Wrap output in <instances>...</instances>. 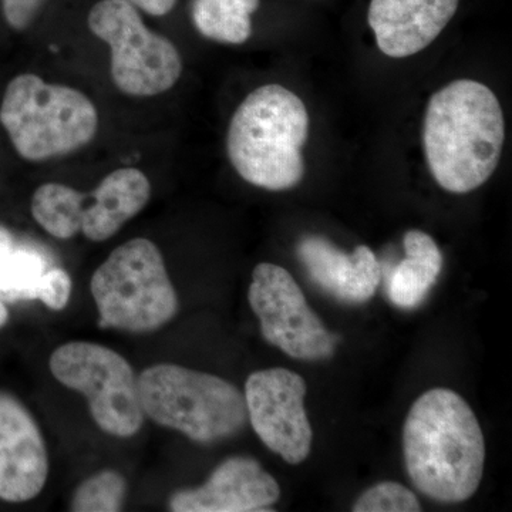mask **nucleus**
<instances>
[{"mask_svg":"<svg viewBox=\"0 0 512 512\" xmlns=\"http://www.w3.org/2000/svg\"><path fill=\"white\" fill-rule=\"evenodd\" d=\"M504 140L503 109L483 83L457 80L427 104L424 153L434 180L446 191L466 194L487 183Z\"/></svg>","mask_w":512,"mask_h":512,"instance_id":"2","label":"nucleus"},{"mask_svg":"<svg viewBox=\"0 0 512 512\" xmlns=\"http://www.w3.org/2000/svg\"><path fill=\"white\" fill-rule=\"evenodd\" d=\"M403 453L414 487L439 503L467 501L483 480V430L453 390L431 389L414 402L403 427Z\"/></svg>","mask_w":512,"mask_h":512,"instance_id":"1","label":"nucleus"},{"mask_svg":"<svg viewBox=\"0 0 512 512\" xmlns=\"http://www.w3.org/2000/svg\"><path fill=\"white\" fill-rule=\"evenodd\" d=\"M258 8L259 0H195L192 19L202 36L241 45L251 36V15Z\"/></svg>","mask_w":512,"mask_h":512,"instance_id":"18","label":"nucleus"},{"mask_svg":"<svg viewBox=\"0 0 512 512\" xmlns=\"http://www.w3.org/2000/svg\"><path fill=\"white\" fill-rule=\"evenodd\" d=\"M80 195L69 185H40L32 198V215L47 234L70 239L80 234Z\"/></svg>","mask_w":512,"mask_h":512,"instance_id":"19","label":"nucleus"},{"mask_svg":"<svg viewBox=\"0 0 512 512\" xmlns=\"http://www.w3.org/2000/svg\"><path fill=\"white\" fill-rule=\"evenodd\" d=\"M52 376L82 394L97 427L109 436L131 439L143 429L138 376L126 357L100 343L74 340L53 350Z\"/></svg>","mask_w":512,"mask_h":512,"instance_id":"7","label":"nucleus"},{"mask_svg":"<svg viewBox=\"0 0 512 512\" xmlns=\"http://www.w3.org/2000/svg\"><path fill=\"white\" fill-rule=\"evenodd\" d=\"M306 383L284 367L258 370L245 383L248 421L256 436L286 463L301 464L312 448L305 410Z\"/></svg>","mask_w":512,"mask_h":512,"instance_id":"10","label":"nucleus"},{"mask_svg":"<svg viewBox=\"0 0 512 512\" xmlns=\"http://www.w3.org/2000/svg\"><path fill=\"white\" fill-rule=\"evenodd\" d=\"M9 320V309L5 302L0 301V330L5 328Z\"/></svg>","mask_w":512,"mask_h":512,"instance_id":"25","label":"nucleus"},{"mask_svg":"<svg viewBox=\"0 0 512 512\" xmlns=\"http://www.w3.org/2000/svg\"><path fill=\"white\" fill-rule=\"evenodd\" d=\"M72 289V278L67 274V271L52 266L47 271L37 302H42L50 311H63L69 305L70 298H72Z\"/></svg>","mask_w":512,"mask_h":512,"instance_id":"22","label":"nucleus"},{"mask_svg":"<svg viewBox=\"0 0 512 512\" xmlns=\"http://www.w3.org/2000/svg\"><path fill=\"white\" fill-rule=\"evenodd\" d=\"M144 416L198 444L231 439L248 423L244 393L211 373L158 363L138 376Z\"/></svg>","mask_w":512,"mask_h":512,"instance_id":"4","label":"nucleus"},{"mask_svg":"<svg viewBox=\"0 0 512 512\" xmlns=\"http://www.w3.org/2000/svg\"><path fill=\"white\" fill-rule=\"evenodd\" d=\"M309 116L303 101L279 84L249 94L229 123V161L247 183L284 191L301 183Z\"/></svg>","mask_w":512,"mask_h":512,"instance_id":"3","label":"nucleus"},{"mask_svg":"<svg viewBox=\"0 0 512 512\" xmlns=\"http://www.w3.org/2000/svg\"><path fill=\"white\" fill-rule=\"evenodd\" d=\"M248 302L266 342L298 360L328 359L338 336L309 308L302 289L282 266L259 264L252 272Z\"/></svg>","mask_w":512,"mask_h":512,"instance_id":"9","label":"nucleus"},{"mask_svg":"<svg viewBox=\"0 0 512 512\" xmlns=\"http://www.w3.org/2000/svg\"><path fill=\"white\" fill-rule=\"evenodd\" d=\"M403 245L406 258L393 269L387 293L397 308L414 309L436 285L443 268V255L436 241L417 229L407 232Z\"/></svg>","mask_w":512,"mask_h":512,"instance_id":"16","label":"nucleus"},{"mask_svg":"<svg viewBox=\"0 0 512 512\" xmlns=\"http://www.w3.org/2000/svg\"><path fill=\"white\" fill-rule=\"evenodd\" d=\"M49 454L39 424L18 397L0 392V500L36 498L49 478Z\"/></svg>","mask_w":512,"mask_h":512,"instance_id":"11","label":"nucleus"},{"mask_svg":"<svg viewBox=\"0 0 512 512\" xmlns=\"http://www.w3.org/2000/svg\"><path fill=\"white\" fill-rule=\"evenodd\" d=\"M90 292L100 329L153 333L180 309L164 256L147 238L130 239L114 249L94 272Z\"/></svg>","mask_w":512,"mask_h":512,"instance_id":"6","label":"nucleus"},{"mask_svg":"<svg viewBox=\"0 0 512 512\" xmlns=\"http://www.w3.org/2000/svg\"><path fill=\"white\" fill-rule=\"evenodd\" d=\"M128 2L143 9L148 15L164 16L173 10L177 0H128Z\"/></svg>","mask_w":512,"mask_h":512,"instance_id":"24","label":"nucleus"},{"mask_svg":"<svg viewBox=\"0 0 512 512\" xmlns=\"http://www.w3.org/2000/svg\"><path fill=\"white\" fill-rule=\"evenodd\" d=\"M50 268L52 265L42 251L18 241L8 228L0 225V301H39Z\"/></svg>","mask_w":512,"mask_h":512,"instance_id":"17","label":"nucleus"},{"mask_svg":"<svg viewBox=\"0 0 512 512\" xmlns=\"http://www.w3.org/2000/svg\"><path fill=\"white\" fill-rule=\"evenodd\" d=\"M0 123L20 157L45 161L87 146L96 136L99 113L79 90L25 73L6 87Z\"/></svg>","mask_w":512,"mask_h":512,"instance_id":"5","label":"nucleus"},{"mask_svg":"<svg viewBox=\"0 0 512 512\" xmlns=\"http://www.w3.org/2000/svg\"><path fill=\"white\" fill-rule=\"evenodd\" d=\"M89 28L110 47L111 77L120 92L153 97L180 79L183 60L177 47L151 32L128 0H100L90 10Z\"/></svg>","mask_w":512,"mask_h":512,"instance_id":"8","label":"nucleus"},{"mask_svg":"<svg viewBox=\"0 0 512 512\" xmlns=\"http://www.w3.org/2000/svg\"><path fill=\"white\" fill-rule=\"evenodd\" d=\"M47 0H2L3 15L10 28L25 30L32 25Z\"/></svg>","mask_w":512,"mask_h":512,"instance_id":"23","label":"nucleus"},{"mask_svg":"<svg viewBox=\"0 0 512 512\" xmlns=\"http://www.w3.org/2000/svg\"><path fill=\"white\" fill-rule=\"evenodd\" d=\"M281 498V487L255 458L237 456L222 461L210 478L197 488L171 495L173 512L268 511Z\"/></svg>","mask_w":512,"mask_h":512,"instance_id":"12","label":"nucleus"},{"mask_svg":"<svg viewBox=\"0 0 512 512\" xmlns=\"http://www.w3.org/2000/svg\"><path fill=\"white\" fill-rule=\"evenodd\" d=\"M296 252L312 281L339 301L365 303L379 288L382 266L366 245L348 254L329 239L309 235L301 239Z\"/></svg>","mask_w":512,"mask_h":512,"instance_id":"14","label":"nucleus"},{"mask_svg":"<svg viewBox=\"0 0 512 512\" xmlns=\"http://www.w3.org/2000/svg\"><path fill=\"white\" fill-rule=\"evenodd\" d=\"M355 512H419V498L409 488L393 481L379 483L360 495L352 508Z\"/></svg>","mask_w":512,"mask_h":512,"instance_id":"21","label":"nucleus"},{"mask_svg":"<svg viewBox=\"0 0 512 512\" xmlns=\"http://www.w3.org/2000/svg\"><path fill=\"white\" fill-rule=\"evenodd\" d=\"M128 484L117 470L97 471L77 485L69 510L73 512H117L126 504Z\"/></svg>","mask_w":512,"mask_h":512,"instance_id":"20","label":"nucleus"},{"mask_svg":"<svg viewBox=\"0 0 512 512\" xmlns=\"http://www.w3.org/2000/svg\"><path fill=\"white\" fill-rule=\"evenodd\" d=\"M151 198L147 175L120 168L103 178L96 190L80 198V234L92 242L113 238L146 208Z\"/></svg>","mask_w":512,"mask_h":512,"instance_id":"15","label":"nucleus"},{"mask_svg":"<svg viewBox=\"0 0 512 512\" xmlns=\"http://www.w3.org/2000/svg\"><path fill=\"white\" fill-rule=\"evenodd\" d=\"M460 0H370L369 25L384 55H416L439 37Z\"/></svg>","mask_w":512,"mask_h":512,"instance_id":"13","label":"nucleus"}]
</instances>
